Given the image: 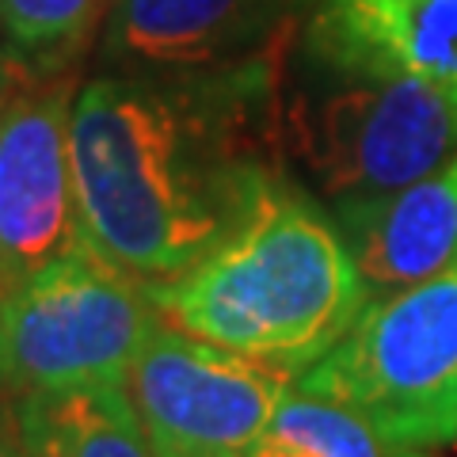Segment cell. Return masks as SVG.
<instances>
[{
	"label": "cell",
	"instance_id": "cell-1",
	"mask_svg": "<svg viewBox=\"0 0 457 457\" xmlns=\"http://www.w3.org/2000/svg\"><path fill=\"white\" fill-rule=\"evenodd\" d=\"M290 42L213 73H104L80 84L73 176L88 252L141 282H164L221 245L290 176Z\"/></svg>",
	"mask_w": 457,
	"mask_h": 457
},
{
	"label": "cell",
	"instance_id": "cell-2",
	"mask_svg": "<svg viewBox=\"0 0 457 457\" xmlns=\"http://www.w3.org/2000/svg\"><path fill=\"white\" fill-rule=\"evenodd\" d=\"M149 294L171 328L294 381L370 305L336 221L294 176L278 179L203 260L149 282Z\"/></svg>",
	"mask_w": 457,
	"mask_h": 457
},
{
	"label": "cell",
	"instance_id": "cell-3",
	"mask_svg": "<svg viewBox=\"0 0 457 457\" xmlns=\"http://www.w3.org/2000/svg\"><path fill=\"white\" fill-rule=\"evenodd\" d=\"M286 164L328 203L389 195L457 156V99L416 77H362L305 62L286 88Z\"/></svg>",
	"mask_w": 457,
	"mask_h": 457
},
{
	"label": "cell",
	"instance_id": "cell-4",
	"mask_svg": "<svg viewBox=\"0 0 457 457\" xmlns=\"http://www.w3.org/2000/svg\"><path fill=\"white\" fill-rule=\"evenodd\" d=\"M294 389L354 411L389 453L457 442V267L370 302Z\"/></svg>",
	"mask_w": 457,
	"mask_h": 457
},
{
	"label": "cell",
	"instance_id": "cell-5",
	"mask_svg": "<svg viewBox=\"0 0 457 457\" xmlns=\"http://www.w3.org/2000/svg\"><path fill=\"white\" fill-rule=\"evenodd\" d=\"M161 324L149 282L77 252L0 294V389L16 400L126 381Z\"/></svg>",
	"mask_w": 457,
	"mask_h": 457
},
{
	"label": "cell",
	"instance_id": "cell-6",
	"mask_svg": "<svg viewBox=\"0 0 457 457\" xmlns=\"http://www.w3.org/2000/svg\"><path fill=\"white\" fill-rule=\"evenodd\" d=\"M294 374L195 339L168 320L126 374V389L156 457H245Z\"/></svg>",
	"mask_w": 457,
	"mask_h": 457
},
{
	"label": "cell",
	"instance_id": "cell-7",
	"mask_svg": "<svg viewBox=\"0 0 457 457\" xmlns=\"http://www.w3.org/2000/svg\"><path fill=\"white\" fill-rule=\"evenodd\" d=\"M77 73L27 80L0 107V294L88 252L73 176Z\"/></svg>",
	"mask_w": 457,
	"mask_h": 457
},
{
	"label": "cell",
	"instance_id": "cell-8",
	"mask_svg": "<svg viewBox=\"0 0 457 457\" xmlns=\"http://www.w3.org/2000/svg\"><path fill=\"white\" fill-rule=\"evenodd\" d=\"M297 8V0H114L99 62L122 77L213 73L290 38Z\"/></svg>",
	"mask_w": 457,
	"mask_h": 457
},
{
	"label": "cell",
	"instance_id": "cell-9",
	"mask_svg": "<svg viewBox=\"0 0 457 457\" xmlns=\"http://www.w3.org/2000/svg\"><path fill=\"white\" fill-rule=\"evenodd\" d=\"M305 62L362 77H416L457 99V0H317Z\"/></svg>",
	"mask_w": 457,
	"mask_h": 457
},
{
	"label": "cell",
	"instance_id": "cell-10",
	"mask_svg": "<svg viewBox=\"0 0 457 457\" xmlns=\"http://www.w3.org/2000/svg\"><path fill=\"white\" fill-rule=\"evenodd\" d=\"M370 302L457 267V156L389 195L332 206Z\"/></svg>",
	"mask_w": 457,
	"mask_h": 457
},
{
	"label": "cell",
	"instance_id": "cell-11",
	"mask_svg": "<svg viewBox=\"0 0 457 457\" xmlns=\"http://www.w3.org/2000/svg\"><path fill=\"white\" fill-rule=\"evenodd\" d=\"M12 411L27 457H156L126 381L27 393Z\"/></svg>",
	"mask_w": 457,
	"mask_h": 457
},
{
	"label": "cell",
	"instance_id": "cell-12",
	"mask_svg": "<svg viewBox=\"0 0 457 457\" xmlns=\"http://www.w3.org/2000/svg\"><path fill=\"white\" fill-rule=\"evenodd\" d=\"M114 0H0V46L27 80L77 73Z\"/></svg>",
	"mask_w": 457,
	"mask_h": 457
},
{
	"label": "cell",
	"instance_id": "cell-13",
	"mask_svg": "<svg viewBox=\"0 0 457 457\" xmlns=\"http://www.w3.org/2000/svg\"><path fill=\"white\" fill-rule=\"evenodd\" d=\"M245 457H389V450L354 411L294 389Z\"/></svg>",
	"mask_w": 457,
	"mask_h": 457
},
{
	"label": "cell",
	"instance_id": "cell-14",
	"mask_svg": "<svg viewBox=\"0 0 457 457\" xmlns=\"http://www.w3.org/2000/svg\"><path fill=\"white\" fill-rule=\"evenodd\" d=\"M0 457H27L23 442H20L16 411H12V408H4V411H0Z\"/></svg>",
	"mask_w": 457,
	"mask_h": 457
},
{
	"label": "cell",
	"instance_id": "cell-15",
	"mask_svg": "<svg viewBox=\"0 0 457 457\" xmlns=\"http://www.w3.org/2000/svg\"><path fill=\"white\" fill-rule=\"evenodd\" d=\"M20 84H27V77L16 69V62L8 57V50L0 46V96H8V92H16Z\"/></svg>",
	"mask_w": 457,
	"mask_h": 457
},
{
	"label": "cell",
	"instance_id": "cell-16",
	"mask_svg": "<svg viewBox=\"0 0 457 457\" xmlns=\"http://www.w3.org/2000/svg\"><path fill=\"white\" fill-rule=\"evenodd\" d=\"M389 457H431V453H423V450H396V453H389Z\"/></svg>",
	"mask_w": 457,
	"mask_h": 457
},
{
	"label": "cell",
	"instance_id": "cell-17",
	"mask_svg": "<svg viewBox=\"0 0 457 457\" xmlns=\"http://www.w3.org/2000/svg\"><path fill=\"white\" fill-rule=\"evenodd\" d=\"M8 96H12V92H8ZM8 96H0V107H4V99H8Z\"/></svg>",
	"mask_w": 457,
	"mask_h": 457
},
{
	"label": "cell",
	"instance_id": "cell-18",
	"mask_svg": "<svg viewBox=\"0 0 457 457\" xmlns=\"http://www.w3.org/2000/svg\"><path fill=\"white\" fill-rule=\"evenodd\" d=\"M297 4H309V0H297Z\"/></svg>",
	"mask_w": 457,
	"mask_h": 457
},
{
	"label": "cell",
	"instance_id": "cell-19",
	"mask_svg": "<svg viewBox=\"0 0 457 457\" xmlns=\"http://www.w3.org/2000/svg\"><path fill=\"white\" fill-rule=\"evenodd\" d=\"M0 393H4V389H0ZM0 411H4V404H0Z\"/></svg>",
	"mask_w": 457,
	"mask_h": 457
}]
</instances>
